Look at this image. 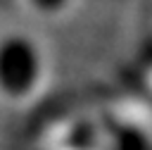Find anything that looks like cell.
<instances>
[{"instance_id": "cell-2", "label": "cell", "mask_w": 152, "mask_h": 150, "mask_svg": "<svg viewBox=\"0 0 152 150\" xmlns=\"http://www.w3.org/2000/svg\"><path fill=\"white\" fill-rule=\"evenodd\" d=\"M116 150H147V136L135 126L121 129L116 133Z\"/></svg>"}, {"instance_id": "cell-1", "label": "cell", "mask_w": 152, "mask_h": 150, "mask_svg": "<svg viewBox=\"0 0 152 150\" xmlns=\"http://www.w3.org/2000/svg\"><path fill=\"white\" fill-rule=\"evenodd\" d=\"M40 71V50L31 38L12 33L0 40V93L14 100L26 98L38 86Z\"/></svg>"}]
</instances>
